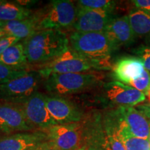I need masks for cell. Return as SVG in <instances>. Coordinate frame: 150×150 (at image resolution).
<instances>
[{"mask_svg": "<svg viewBox=\"0 0 150 150\" xmlns=\"http://www.w3.org/2000/svg\"><path fill=\"white\" fill-rule=\"evenodd\" d=\"M22 43L28 63L32 65L46 64L64 53L70 47L66 33L55 29L35 31Z\"/></svg>", "mask_w": 150, "mask_h": 150, "instance_id": "obj_1", "label": "cell"}, {"mask_svg": "<svg viewBox=\"0 0 150 150\" xmlns=\"http://www.w3.org/2000/svg\"><path fill=\"white\" fill-rule=\"evenodd\" d=\"M70 47L86 59L101 63L108 70L112 52L115 48L104 32H80L74 31L70 35Z\"/></svg>", "mask_w": 150, "mask_h": 150, "instance_id": "obj_2", "label": "cell"}, {"mask_svg": "<svg viewBox=\"0 0 150 150\" xmlns=\"http://www.w3.org/2000/svg\"><path fill=\"white\" fill-rule=\"evenodd\" d=\"M78 8L69 0H54L33 16L38 31L44 29L61 30L74 27Z\"/></svg>", "mask_w": 150, "mask_h": 150, "instance_id": "obj_3", "label": "cell"}, {"mask_svg": "<svg viewBox=\"0 0 150 150\" xmlns=\"http://www.w3.org/2000/svg\"><path fill=\"white\" fill-rule=\"evenodd\" d=\"M92 70H106L108 69L101 63L81 56L69 47L59 57L43 65L38 73L41 77L46 79L52 74L84 73Z\"/></svg>", "mask_w": 150, "mask_h": 150, "instance_id": "obj_4", "label": "cell"}, {"mask_svg": "<svg viewBox=\"0 0 150 150\" xmlns=\"http://www.w3.org/2000/svg\"><path fill=\"white\" fill-rule=\"evenodd\" d=\"M100 81L99 75L93 73H69L52 74L46 78L45 88L59 95L77 93L96 86Z\"/></svg>", "mask_w": 150, "mask_h": 150, "instance_id": "obj_5", "label": "cell"}, {"mask_svg": "<svg viewBox=\"0 0 150 150\" xmlns=\"http://www.w3.org/2000/svg\"><path fill=\"white\" fill-rule=\"evenodd\" d=\"M12 103L20 108L28 122L33 128L47 130L50 127L58 125L48 111L45 95L42 93L37 92L27 98Z\"/></svg>", "mask_w": 150, "mask_h": 150, "instance_id": "obj_6", "label": "cell"}, {"mask_svg": "<svg viewBox=\"0 0 150 150\" xmlns=\"http://www.w3.org/2000/svg\"><path fill=\"white\" fill-rule=\"evenodd\" d=\"M41 76L38 72H28L27 74L0 85V99L17 102L37 93Z\"/></svg>", "mask_w": 150, "mask_h": 150, "instance_id": "obj_7", "label": "cell"}, {"mask_svg": "<svg viewBox=\"0 0 150 150\" xmlns=\"http://www.w3.org/2000/svg\"><path fill=\"white\" fill-rule=\"evenodd\" d=\"M48 140L59 150H79L81 142L80 124L57 125L47 129Z\"/></svg>", "mask_w": 150, "mask_h": 150, "instance_id": "obj_8", "label": "cell"}, {"mask_svg": "<svg viewBox=\"0 0 150 150\" xmlns=\"http://www.w3.org/2000/svg\"><path fill=\"white\" fill-rule=\"evenodd\" d=\"M78 12L74 24L76 31L104 32L111 21V12L77 6Z\"/></svg>", "mask_w": 150, "mask_h": 150, "instance_id": "obj_9", "label": "cell"}, {"mask_svg": "<svg viewBox=\"0 0 150 150\" xmlns=\"http://www.w3.org/2000/svg\"><path fill=\"white\" fill-rule=\"evenodd\" d=\"M34 129L14 103L0 101V131L6 134Z\"/></svg>", "mask_w": 150, "mask_h": 150, "instance_id": "obj_10", "label": "cell"}, {"mask_svg": "<svg viewBox=\"0 0 150 150\" xmlns=\"http://www.w3.org/2000/svg\"><path fill=\"white\" fill-rule=\"evenodd\" d=\"M106 98L120 106H134L143 102L146 95L131 86L113 81L104 84Z\"/></svg>", "mask_w": 150, "mask_h": 150, "instance_id": "obj_11", "label": "cell"}, {"mask_svg": "<svg viewBox=\"0 0 150 150\" xmlns=\"http://www.w3.org/2000/svg\"><path fill=\"white\" fill-rule=\"evenodd\" d=\"M45 103L48 111L58 125L77 123L81 120L80 110L67 99L45 95Z\"/></svg>", "mask_w": 150, "mask_h": 150, "instance_id": "obj_12", "label": "cell"}, {"mask_svg": "<svg viewBox=\"0 0 150 150\" xmlns=\"http://www.w3.org/2000/svg\"><path fill=\"white\" fill-rule=\"evenodd\" d=\"M48 141L45 133H18L0 138V150H29Z\"/></svg>", "mask_w": 150, "mask_h": 150, "instance_id": "obj_13", "label": "cell"}, {"mask_svg": "<svg viewBox=\"0 0 150 150\" xmlns=\"http://www.w3.org/2000/svg\"><path fill=\"white\" fill-rule=\"evenodd\" d=\"M117 111L134 136L149 139L150 120L143 112L134 106H119Z\"/></svg>", "mask_w": 150, "mask_h": 150, "instance_id": "obj_14", "label": "cell"}, {"mask_svg": "<svg viewBox=\"0 0 150 150\" xmlns=\"http://www.w3.org/2000/svg\"><path fill=\"white\" fill-rule=\"evenodd\" d=\"M143 63L137 56H124L112 66V75L117 81L129 85L132 81L140 78L145 71Z\"/></svg>", "mask_w": 150, "mask_h": 150, "instance_id": "obj_15", "label": "cell"}, {"mask_svg": "<svg viewBox=\"0 0 150 150\" xmlns=\"http://www.w3.org/2000/svg\"><path fill=\"white\" fill-rule=\"evenodd\" d=\"M104 32L115 50L121 46L130 45L136 38L131 27L128 16L112 19Z\"/></svg>", "mask_w": 150, "mask_h": 150, "instance_id": "obj_16", "label": "cell"}, {"mask_svg": "<svg viewBox=\"0 0 150 150\" xmlns=\"http://www.w3.org/2000/svg\"><path fill=\"white\" fill-rule=\"evenodd\" d=\"M115 114L120 138L126 150H150L149 139H143L134 136L117 110Z\"/></svg>", "mask_w": 150, "mask_h": 150, "instance_id": "obj_17", "label": "cell"}, {"mask_svg": "<svg viewBox=\"0 0 150 150\" xmlns=\"http://www.w3.org/2000/svg\"><path fill=\"white\" fill-rule=\"evenodd\" d=\"M1 27L8 36L26 39L38 31L37 24L33 17L21 20L3 22Z\"/></svg>", "mask_w": 150, "mask_h": 150, "instance_id": "obj_18", "label": "cell"}, {"mask_svg": "<svg viewBox=\"0 0 150 150\" xmlns=\"http://www.w3.org/2000/svg\"><path fill=\"white\" fill-rule=\"evenodd\" d=\"M0 63L13 68L25 70L28 61L23 43L18 42L7 48L0 56Z\"/></svg>", "mask_w": 150, "mask_h": 150, "instance_id": "obj_19", "label": "cell"}, {"mask_svg": "<svg viewBox=\"0 0 150 150\" xmlns=\"http://www.w3.org/2000/svg\"><path fill=\"white\" fill-rule=\"evenodd\" d=\"M128 18L136 37L150 40V13L134 8L129 12Z\"/></svg>", "mask_w": 150, "mask_h": 150, "instance_id": "obj_20", "label": "cell"}, {"mask_svg": "<svg viewBox=\"0 0 150 150\" xmlns=\"http://www.w3.org/2000/svg\"><path fill=\"white\" fill-rule=\"evenodd\" d=\"M31 17L29 10L18 3L0 0V20L6 22L21 20Z\"/></svg>", "mask_w": 150, "mask_h": 150, "instance_id": "obj_21", "label": "cell"}, {"mask_svg": "<svg viewBox=\"0 0 150 150\" xmlns=\"http://www.w3.org/2000/svg\"><path fill=\"white\" fill-rule=\"evenodd\" d=\"M104 132L110 150H126L118 133L115 112L110 114L104 120Z\"/></svg>", "mask_w": 150, "mask_h": 150, "instance_id": "obj_22", "label": "cell"}, {"mask_svg": "<svg viewBox=\"0 0 150 150\" xmlns=\"http://www.w3.org/2000/svg\"><path fill=\"white\" fill-rule=\"evenodd\" d=\"M116 2L110 0H79L77 1L79 6L83 8L103 10L111 12L115 8Z\"/></svg>", "mask_w": 150, "mask_h": 150, "instance_id": "obj_23", "label": "cell"}, {"mask_svg": "<svg viewBox=\"0 0 150 150\" xmlns=\"http://www.w3.org/2000/svg\"><path fill=\"white\" fill-rule=\"evenodd\" d=\"M27 73L28 72L25 70L13 68L0 63V85L14 79L21 77Z\"/></svg>", "mask_w": 150, "mask_h": 150, "instance_id": "obj_24", "label": "cell"}, {"mask_svg": "<svg viewBox=\"0 0 150 150\" xmlns=\"http://www.w3.org/2000/svg\"><path fill=\"white\" fill-rule=\"evenodd\" d=\"M129 86L138 90L142 93L147 95L150 89V73L147 70H145L143 74L140 78L132 81L129 83Z\"/></svg>", "mask_w": 150, "mask_h": 150, "instance_id": "obj_25", "label": "cell"}, {"mask_svg": "<svg viewBox=\"0 0 150 150\" xmlns=\"http://www.w3.org/2000/svg\"><path fill=\"white\" fill-rule=\"evenodd\" d=\"M134 52L143 63L145 70L150 72V46L141 45L135 50Z\"/></svg>", "mask_w": 150, "mask_h": 150, "instance_id": "obj_26", "label": "cell"}, {"mask_svg": "<svg viewBox=\"0 0 150 150\" xmlns=\"http://www.w3.org/2000/svg\"><path fill=\"white\" fill-rule=\"evenodd\" d=\"M20 40L19 38L12 36H6L0 39V56L7 48L18 42Z\"/></svg>", "mask_w": 150, "mask_h": 150, "instance_id": "obj_27", "label": "cell"}, {"mask_svg": "<svg viewBox=\"0 0 150 150\" xmlns=\"http://www.w3.org/2000/svg\"><path fill=\"white\" fill-rule=\"evenodd\" d=\"M132 2L136 8L150 13V0H134Z\"/></svg>", "mask_w": 150, "mask_h": 150, "instance_id": "obj_28", "label": "cell"}, {"mask_svg": "<svg viewBox=\"0 0 150 150\" xmlns=\"http://www.w3.org/2000/svg\"><path fill=\"white\" fill-rule=\"evenodd\" d=\"M49 144H50V142H49V140H48V141H47L45 142H44V143H42V145L38 146V147H35V148H33V149H29V150H45L46 149V147L49 145Z\"/></svg>", "mask_w": 150, "mask_h": 150, "instance_id": "obj_29", "label": "cell"}, {"mask_svg": "<svg viewBox=\"0 0 150 150\" xmlns=\"http://www.w3.org/2000/svg\"><path fill=\"white\" fill-rule=\"evenodd\" d=\"M6 36H8V35H7V33H6V31L4 30L3 28L0 27V39L6 37Z\"/></svg>", "mask_w": 150, "mask_h": 150, "instance_id": "obj_30", "label": "cell"}, {"mask_svg": "<svg viewBox=\"0 0 150 150\" xmlns=\"http://www.w3.org/2000/svg\"><path fill=\"white\" fill-rule=\"evenodd\" d=\"M45 150H59L58 149H56V148L55 147H54L53 145H52L51 143L50 142V144H49V145L47 146V147H46V149Z\"/></svg>", "mask_w": 150, "mask_h": 150, "instance_id": "obj_31", "label": "cell"}, {"mask_svg": "<svg viewBox=\"0 0 150 150\" xmlns=\"http://www.w3.org/2000/svg\"><path fill=\"white\" fill-rule=\"evenodd\" d=\"M147 96V97H148V99H149V102H150V89L149 90V91L147 92V95H146Z\"/></svg>", "mask_w": 150, "mask_h": 150, "instance_id": "obj_32", "label": "cell"}, {"mask_svg": "<svg viewBox=\"0 0 150 150\" xmlns=\"http://www.w3.org/2000/svg\"><path fill=\"white\" fill-rule=\"evenodd\" d=\"M2 24H3V22H1V20H0V27H1V26H2Z\"/></svg>", "mask_w": 150, "mask_h": 150, "instance_id": "obj_33", "label": "cell"}, {"mask_svg": "<svg viewBox=\"0 0 150 150\" xmlns=\"http://www.w3.org/2000/svg\"><path fill=\"white\" fill-rule=\"evenodd\" d=\"M79 150H87V149H82V148H81V149H79Z\"/></svg>", "mask_w": 150, "mask_h": 150, "instance_id": "obj_34", "label": "cell"}]
</instances>
